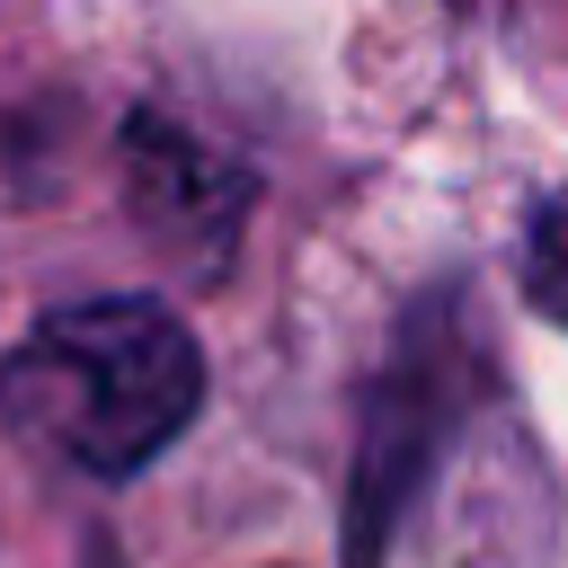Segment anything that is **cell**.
<instances>
[{"label":"cell","instance_id":"1","mask_svg":"<svg viewBox=\"0 0 568 568\" xmlns=\"http://www.w3.org/2000/svg\"><path fill=\"white\" fill-rule=\"evenodd\" d=\"M195 408H204V346L169 302L142 293L71 302L0 355L9 435L89 479H133L142 462H160L195 426Z\"/></svg>","mask_w":568,"mask_h":568},{"label":"cell","instance_id":"3","mask_svg":"<svg viewBox=\"0 0 568 568\" xmlns=\"http://www.w3.org/2000/svg\"><path fill=\"white\" fill-rule=\"evenodd\" d=\"M524 293L568 328V204H541L524 222Z\"/></svg>","mask_w":568,"mask_h":568},{"label":"cell","instance_id":"2","mask_svg":"<svg viewBox=\"0 0 568 568\" xmlns=\"http://www.w3.org/2000/svg\"><path fill=\"white\" fill-rule=\"evenodd\" d=\"M133 204H142L160 231L222 240V231H231V204H240V178H231L204 142H186V133H169V124H133Z\"/></svg>","mask_w":568,"mask_h":568}]
</instances>
